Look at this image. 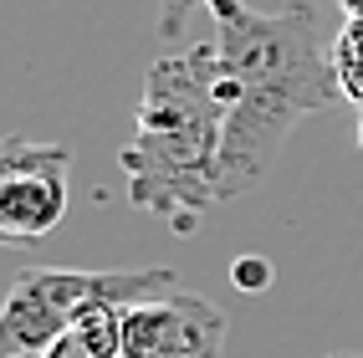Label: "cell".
Instances as JSON below:
<instances>
[{"mask_svg": "<svg viewBox=\"0 0 363 358\" xmlns=\"http://www.w3.org/2000/svg\"><path fill=\"white\" fill-rule=\"evenodd\" d=\"M31 358H41V353H31Z\"/></svg>", "mask_w": 363, "mask_h": 358, "instance_id": "obj_13", "label": "cell"}, {"mask_svg": "<svg viewBox=\"0 0 363 358\" xmlns=\"http://www.w3.org/2000/svg\"><path fill=\"white\" fill-rule=\"evenodd\" d=\"M230 281L240 286V292H261V286H272V261L266 256H240L230 267Z\"/></svg>", "mask_w": 363, "mask_h": 358, "instance_id": "obj_8", "label": "cell"}, {"mask_svg": "<svg viewBox=\"0 0 363 358\" xmlns=\"http://www.w3.org/2000/svg\"><path fill=\"white\" fill-rule=\"evenodd\" d=\"M225 103L215 92V46H184L149 67L138 92L133 138L123 143L128 205L169 230L195 235L200 215L220 200Z\"/></svg>", "mask_w": 363, "mask_h": 358, "instance_id": "obj_2", "label": "cell"}, {"mask_svg": "<svg viewBox=\"0 0 363 358\" xmlns=\"http://www.w3.org/2000/svg\"><path fill=\"white\" fill-rule=\"evenodd\" d=\"M333 358H358V353H333Z\"/></svg>", "mask_w": 363, "mask_h": 358, "instance_id": "obj_12", "label": "cell"}, {"mask_svg": "<svg viewBox=\"0 0 363 358\" xmlns=\"http://www.w3.org/2000/svg\"><path fill=\"white\" fill-rule=\"evenodd\" d=\"M337 11H343V26L333 36V67L343 77L363 67V0H337Z\"/></svg>", "mask_w": 363, "mask_h": 358, "instance_id": "obj_7", "label": "cell"}, {"mask_svg": "<svg viewBox=\"0 0 363 358\" xmlns=\"http://www.w3.org/2000/svg\"><path fill=\"white\" fill-rule=\"evenodd\" d=\"M337 82H343V98H348V103L363 113V67H358V72H343Z\"/></svg>", "mask_w": 363, "mask_h": 358, "instance_id": "obj_10", "label": "cell"}, {"mask_svg": "<svg viewBox=\"0 0 363 358\" xmlns=\"http://www.w3.org/2000/svg\"><path fill=\"white\" fill-rule=\"evenodd\" d=\"M215 16V92L225 103L220 200L256 189L302 118L348 103L323 41L318 11H251L246 0H205Z\"/></svg>", "mask_w": 363, "mask_h": 358, "instance_id": "obj_1", "label": "cell"}, {"mask_svg": "<svg viewBox=\"0 0 363 358\" xmlns=\"http://www.w3.org/2000/svg\"><path fill=\"white\" fill-rule=\"evenodd\" d=\"M174 286L169 267L133 272H77V267H26L0 302V358L46 353L62 332L98 302H143Z\"/></svg>", "mask_w": 363, "mask_h": 358, "instance_id": "obj_3", "label": "cell"}, {"mask_svg": "<svg viewBox=\"0 0 363 358\" xmlns=\"http://www.w3.org/2000/svg\"><path fill=\"white\" fill-rule=\"evenodd\" d=\"M358 149H363V113H358Z\"/></svg>", "mask_w": 363, "mask_h": 358, "instance_id": "obj_11", "label": "cell"}, {"mask_svg": "<svg viewBox=\"0 0 363 358\" xmlns=\"http://www.w3.org/2000/svg\"><path fill=\"white\" fill-rule=\"evenodd\" d=\"M72 200V149L11 133L0 138V230L31 246L67 220Z\"/></svg>", "mask_w": 363, "mask_h": 358, "instance_id": "obj_4", "label": "cell"}, {"mask_svg": "<svg viewBox=\"0 0 363 358\" xmlns=\"http://www.w3.org/2000/svg\"><path fill=\"white\" fill-rule=\"evenodd\" d=\"M41 358H123V307L118 302L87 307Z\"/></svg>", "mask_w": 363, "mask_h": 358, "instance_id": "obj_6", "label": "cell"}, {"mask_svg": "<svg viewBox=\"0 0 363 358\" xmlns=\"http://www.w3.org/2000/svg\"><path fill=\"white\" fill-rule=\"evenodd\" d=\"M225 313L200 292L169 286L123 307V358H220Z\"/></svg>", "mask_w": 363, "mask_h": 358, "instance_id": "obj_5", "label": "cell"}, {"mask_svg": "<svg viewBox=\"0 0 363 358\" xmlns=\"http://www.w3.org/2000/svg\"><path fill=\"white\" fill-rule=\"evenodd\" d=\"M195 6H205V0H159V36L174 41L184 31V21L195 16Z\"/></svg>", "mask_w": 363, "mask_h": 358, "instance_id": "obj_9", "label": "cell"}]
</instances>
